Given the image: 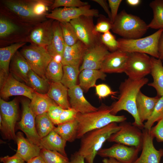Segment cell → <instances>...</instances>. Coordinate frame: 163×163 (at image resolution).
<instances>
[{
    "label": "cell",
    "mask_w": 163,
    "mask_h": 163,
    "mask_svg": "<svg viewBox=\"0 0 163 163\" xmlns=\"http://www.w3.org/2000/svg\"><path fill=\"white\" fill-rule=\"evenodd\" d=\"M140 0H127L126 2L129 5L136 6L138 5L140 3Z\"/></svg>",
    "instance_id": "6f0895ef"
},
{
    "label": "cell",
    "mask_w": 163,
    "mask_h": 163,
    "mask_svg": "<svg viewBox=\"0 0 163 163\" xmlns=\"http://www.w3.org/2000/svg\"><path fill=\"white\" fill-rule=\"evenodd\" d=\"M142 131V151L140 156L133 163H160L163 156V149H155L153 143L154 138L151 134L150 130L144 128Z\"/></svg>",
    "instance_id": "d6986e66"
},
{
    "label": "cell",
    "mask_w": 163,
    "mask_h": 163,
    "mask_svg": "<svg viewBox=\"0 0 163 163\" xmlns=\"http://www.w3.org/2000/svg\"><path fill=\"white\" fill-rule=\"evenodd\" d=\"M68 95L70 97L71 107L78 113H85L95 111L98 109L86 99L83 94V91L79 85L68 89Z\"/></svg>",
    "instance_id": "44dd1931"
},
{
    "label": "cell",
    "mask_w": 163,
    "mask_h": 163,
    "mask_svg": "<svg viewBox=\"0 0 163 163\" xmlns=\"http://www.w3.org/2000/svg\"><path fill=\"white\" fill-rule=\"evenodd\" d=\"M79 67L69 65L63 66V74L61 82L68 89L77 85L80 73Z\"/></svg>",
    "instance_id": "8d00e7d4"
},
{
    "label": "cell",
    "mask_w": 163,
    "mask_h": 163,
    "mask_svg": "<svg viewBox=\"0 0 163 163\" xmlns=\"http://www.w3.org/2000/svg\"><path fill=\"white\" fill-rule=\"evenodd\" d=\"M77 113L75 110L72 108L64 109L59 118L58 125L75 119Z\"/></svg>",
    "instance_id": "c3c4849f"
},
{
    "label": "cell",
    "mask_w": 163,
    "mask_h": 163,
    "mask_svg": "<svg viewBox=\"0 0 163 163\" xmlns=\"http://www.w3.org/2000/svg\"><path fill=\"white\" fill-rule=\"evenodd\" d=\"M91 16H82L70 22L74 28L79 40L89 48L101 41V34L96 33Z\"/></svg>",
    "instance_id": "7c38bea8"
},
{
    "label": "cell",
    "mask_w": 163,
    "mask_h": 163,
    "mask_svg": "<svg viewBox=\"0 0 163 163\" xmlns=\"http://www.w3.org/2000/svg\"><path fill=\"white\" fill-rule=\"evenodd\" d=\"M98 11L91 8L89 4L79 7L58 8L51 10L46 15V18L57 21L60 23L70 22L72 20L82 16L97 17Z\"/></svg>",
    "instance_id": "4fadbf2b"
},
{
    "label": "cell",
    "mask_w": 163,
    "mask_h": 163,
    "mask_svg": "<svg viewBox=\"0 0 163 163\" xmlns=\"http://www.w3.org/2000/svg\"><path fill=\"white\" fill-rule=\"evenodd\" d=\"M68 89L61 82H50L47 94L63 109L71 108L68 99Z\"/></svg>",
    "instance_id": "4316f807"
},
{
    "label": "cell",
    "mask_w": 163,
    "mask_h": 163,
    "mask_svg": "<svg viewBox=\"0 0 163 163\" xmlns=\"http://www.w3.org/2000/svg\"><path fill=\"white\" fill-rule=\"evenodd\" d=\"M0 160L3 163H25V161L16 153L12 156L7 155L1 157Z\"/></svg>",
    "instance_id": "816d5d0a"
},
{
    "label": "cell",
    "mask_w": 163,
    "mask_h": 163,
    "mask_svg": "<svg viewBox=\"0 0 163 163\" xmlns=\"http://www.w3.org/2000/svg\"><path fill=\"white\" fill-rule=\"evenodd\" d=\"M160 97L158 96L149 97L140 91L139 92L136 98V105L138 115L142 122L147 120L150 117Z\"/></svg>",
    "instance_id": "d4e9b609"
},
{
    "label": "cell",
    "mask_w": 163,
    "mask_h": 163,
    "mask_svg": "<svg viewBox=\"0 0 163 163\" xmlns=\"http://www.w3.org/2000/svg\"><path fill=\"white\" fill-rule=\"evenodd\" d=\"M31 69L29 63L18 50L13 57L10 65L9 70L13 77L19 81L28 84V75Z\"/></svg>",
    "instance_id": "603a6c76"
},
{
    "label": "cell",
    "mask_w": 163,
    "mask_h": 163,
    "mask_svg": "<svg viewBox=\"0 0 163 163\" xmlns=\"http://www.w3.org/2000/svg\"><path fill=\"white\" fill-rule=\"evenodd\" d=\"M53 21L49 19L34 26L28 36L27 42L45 48L49 45L53 37Z\"/></svg>",
    "instance_id": "e0dca14e"
},
{
    "label": "cell",
    "mask_w": 163,
    "mask_h": 163,
    "mask_svg": "<svg viewBox=\"0 0 163 163\" xmlns=\"http://www.w3.org/2000/svg\"><path fill=\"white\" fill-rule=\"evenodd\" d=\"M27 42H21L11 44L0 48V74L8 76L9 74L11 60L18 50L24 46Z\"/></svg>",
    "instance_id": "f1b7e54d"
},
{
    "label": "cell",
    "mask_w": 163,
    "mask_h": 163,
    "mask_svg": "<svg viewBox=\"0 0 163 163\" xmlns=\"http://www.w3.org/2000/svg\"><path fill=\"white\" fill-rule=\"evenodd\" d=\"M88 4V2L80 0H55L50 9L52 10L60 7L65 8L79 7Z\"/></svg>",
    "instance_id": "ee69618b"
},
{
    "label": "cell",
    "mask_w": 163,
    "mask_h": 163,
    "mask_svg": "<svg viewBox=\"0 0 163 163\" xmlns=\"http://www.w3.org/2000/svg\"><path fill=\"white\" fill-rule=\"evenodd\" d=\"M66 142V140L53 130L46 136L41 138L39 147L41 149H45L57 151L67 157L65 150Z\"/></svg>",
    "instance_id": "83f0119b"
},
{
    "label": "cell",
    "mask_w": 163,
    "mask_h": 163,
    "mask_svg": "<svg viewBox=\"0 0 163 163\" xmlns=\"http://www.w3.org/2000/svg\"><path fill=\"white\" fill-rule=\"evenodd\" d=\"M20 52L29 63L31 70L40 76L48 80L46 70L53 57L46 48L30 44L23 46Z\"/></svg>",
    "instance_id": "52a82bcc"
},
{
    "label": "cell",
    "mask_w": 163,
    "mask_h": 163,
    "mask_svg": "<svg viewBox=\"0 0 163 163\" xmlns=\"http://www.w3.org/2000/svg\"><path fill=\"white\" fill-rule=\"evenodd\" d=\"M103 163H121L116 160L112 158H104L102 160Z\"/></svg>",
    "instance_id": "680465c9"
},
{
    "label": "cell",
    "mask_w": 163,
    "mask_h": 163,
    "mask_svg": "<svg viewBox=\"0 0 163 163\" xmlns=\"http://www.w3.org/2000/svg\"><path fill=\"white\" fill-rule=\"evenodd\" d=\"M16 136L17 149L16 153L25 162L40 155L41 149L38 146L25 138L21 132L17 133Z\"/></svg>",
    "instance_id": "cb8c5ba5"
},
{
    "label": "cell",
    "mask_w": 163,
    "mask_h": 163,
    "mask_svg": "<svg viewBox=\"0 0 163 163\" xmlns=\"http://www.w3.org/2000/svg\"><path fill=\"white\" fill-rule=\"evenodd\" d=\"M151 67V57L148 54L138 52L129 53L124 72L128 78L137 80L150 74Z\"/></svg>",
    "instance_id": "8fae6325"
},
{
    "label": "cell",
    "mask_w": 163,
    "mask_h": 163,
    "mask_svg": "<svg viewBox=\"0 0 163 163\" xmlns=\"http://www.w3.org/2000/svg\"><path fill=\"white\" fill-rule=\"evenodd\" d=\"M158 59L163 62V31L160 37L158 47Z\"/></svg>",
    "instance_id": "11a10c76"
},
{
    "label": "cell",
    "mask_w": 163,
    "mask_h": 163,
    "mask_svg": "<svg viewBox=\"0 0 163 163\" xmlns=\"http://www.w3.org/2000/svg\"><path fill=\"white\" fill-rule=\"evenodd\" d=\"M54 103L46 94H41L34 91L30 105L36 117L47 113L50 106Z\"/></svg>",
    "instance_id": "1f68e13d"
},
{
    "label": "cell",
    "mask_w": 163,
    "mask_h": 163,
    "mask_svg": "<svg viewBox=\"0 0 163 163\" xmlns=\"http://www.w3.org/2000/svg\"><path fill=\"white\" fill-rule=\"evenodd\" d=\"M0 108V129L5 139L16 141L15 128L18 118L16 101H6L1 98Z\"/></svg>",
    "instance_id": "9c48e42d"
},
{
    "label": "cell",
    "mask_w": 163,
    "mask_h": 163,
    "mask_svg": "<svg viewBox=\"0 0 163 163\" xmlns=\"http://www.w3.org/2000/svg\"><path fill=\"white\" fill-rule=\"evenodd\" d=\"M100 39L101 42L111 52L118 50V43L115 36L110 31L101 34Z\"/></svg>",
    "instance_id": "7bdbcfd3"
},
{
    "label": "cell",
    "mask_w": 163,
    "mask_h": 163,
    "mask_svg": "<svg viewBox=\"0 0 163 163\" xmlns=\"http://www.w3.org/2000/svg\"><path fill=\"white\" fill-rule=\"evenodd\" d=\"M96 94L99 98H105L110 95H115L116 92L112 91L107 85L102 84L95 86Z\"/></svg>",
    "instance_id": "681fc988"
},
{
    "label": "cell",
    "mask_w": 163,
    "mask_h": 163,
    "mask_svg": "<svg viewBox=\"0 0 163 163\" xmlns=\"http://www.w3.org/2000/svg\"><path fill=\"white\" fill-rule=\"evenodd\" d=\"M76 119L78 123L77 139L81 138L87 133L104 127L113 122L121 123L126 117L111 113L110 106L102 104L97 110L85 113H78Z\"/></svg>",
    "instance_id": "7a4b0ae2"
},
{
    "label": "cell",
    "mask_w": 163,
    "mask_h": 163,
    "mask_svg": "<svg viewBox=\"0 0 163 163\" xmlns=\"http://www.w3.org/2000/svg\"><path fill=\"white\" fill-rule=\"evenodd\" d=\"M148 29V25L139 17L123 10L118 14L111 30L123 38L135 39L141 38Z\"/></svg>",
    "instance_id": "5b68a950"
},
{
    "label": "cell",
    "mask_w": 163,
    "mask_h": 163,
    "mask_svg": "<svg viewBox=\"0 0 163 163\" xmlns=\"http://www.w3.org/2000/svg\"><path fill=\"white\" fill-rule=\"evenodd\" d=\"M87 48L79 40L72 46L65 44L61 62L63 66L69 65L79 67Z\"/></svg>",
    "instance_id": "7402d4cb"
},
{
    "label": "cell",
    "mask_w": 163,
    "mask_h": 163,
    "mask_svg": "<svg viewBox=\"0 0 163 163\" xmlns=\"http://www.w3.org/2000/svg\"><path fill=\"white\" fill-rule=\"evenodd\" d=\"M26 163H45L42 157L39 155L28 161Z\"/></svg>",
    "instance_id": "9f6ffc18"
},
{
    "label": "cell",
    "mask_w": 163,
    "mask_h": 163,
    "mask_svg": "<svg viewBox=\"0 0 163 163\" xmlns=\"http://www.w3.org/2000/svg\"><path fill=\"white\" fill-rule=\"evenodd\" d=\"M33 0H4L1 1L0 14L23 25L33 27L46 20L33 13L32 6Z\"/></svg>",
    "instance_id": "277c9868"
},
{
    "label": "cell",
    "mask_w": 163,
    "mask_h": 163,
    "mask_svg": "<svg viewBox=\"0 0 163 163\" xmlns=\"http://www.w3.org/2000/svg\"><path fill=\"white\" fill-rule=\"evenodd\" d=\"M163 31L159 29L149 36L135 39L119 38L117 40L118 50L128 53H144L158 59V44Z\"/></svg>",
    "instance_id": "8992f818"
},
{
    "label": "cell",
    "mask_w": 163,
    "mask_h": 163,
    "mask_svg": "<svg viewBox=\"0 0 163 163\" xmlns=\"http://www.w3.org/2000/svg\"><path fill=\"white\" fill-rule=\"evenodd\" d=\"M50 81L40 76L31 69L28 75V84L34 91L41 94H46L50 85Z\"/></svg>",
    "instance_id": "e575fe53"
},
{
    "label": "cell",
    "mask_w": 163,
    "mask_h": 163,
    "mask_svg": "<svg viewBox=\"0 0 163 163\" xmlns=\"http://www.w3.org/2000/svg\"><path fill=\"white\" fill-rule=\"evenodd\" d=\"M163 118V96L157 102L150 117L144 124V128L150 130L154 123Z\"/></svg>",
    "instance_id": "60d3db41"
},
{
    "label": "cell",
    "mask_w": 163,
    "mask_h": 163,
    "mask_svg": "<svg viewBox=\"0 0 163 163\" xmlns=\"http://www.w3.org/2000/svg\"><path fill=\"white\" fill-rule=\"evenodd\" d=\"M110 53L101 41L88 48L79 68L80 72L85 69L100 70L104 61Z\"/></svg>",
    "instance_id": "2e32d148"
},
{
    "label": "cell",
    "mask_w": 163,
    "mask_h": 163,
    "mask_svg": "<svg viewBox=\"0 0 163 163\" xmlns=\"http://www.w3.org/2000/svg\"><path fill=\"white\" fill-rule=\"evenodd\" d=\"M30 102L26 100L22 101V115L21 120L17 123V127L25 133L29 141L39 147L41 138L37 131L36 116L31 109Z\"/></svg>",
    "instance_id": "5bb4252c"
},
{
    "label": "cell",
    "mask_w": 163,
    "mask_h": 163,
    "mask_svg": "<svg viewBox=\"0 0 163 163\" xmlns=\"http://www.w3.org/2000/svg\"><path fill=\"white\" fill-rule=\"evenodd\" d=\"M53 37L50 44L46 48L50 55L53 58L56 56L62 57L65 43L60 22L54 20L53 23Z\"/></svg>",
    "instance_id": "484cf974"
},
{
    "label": "cell",
    "mask_w": 163,
    "mask_h": 163,
    "mask_svg": "<svg viewBox=\"0 0 163 163\" xmlns=\"http://www.w3.org/2000/svg\"><path fill=\"white\" fill-rule=\"evenodd\" d=\"M33 27L23 25L0 14V45L27 42V38Z\"/></svg>",
    "instance_id": "ba28073f"
},
{
    "label": "cell",
    "mask_w": 163,
    "mask_h": 163,
    "mask_svg": "<svg viewBox=\"0 0 163 163\" xmlns=\"http://www.w3.org/2000/svg\"><path fill=\"white\" fill-rule=\"evenodd\" d=\"M78 128V123L75 119L57 125L54 130L67 142H72L77 139Z\"/></svg>",
    "instance_id": "d6a6232c"
},
{
    "label": "cell",
    "mask_w": 163,
    "mask_h": 163,
    "mask_svg": "<svg viewBox=\"0 0 163 163\" xmlns=\"http://www.w3.org/2000/svg\"><path fill=\"white\" fill-rule=\"evenodd\" d=\"M63 74V65L61 62L53 58L46 70L47 79L50 82H61Z\"/></svg>",
    "instance_id": "74e56055"
},
{
    "label": "cell",
    "mask_w": 163,
    "mask_h": 163,
    "mask_svg": "<svg viewBox=\"0 0 163 163\" xmlns=\"http://www.w3.org/2000/svg\"><path fill=\"white\" fill-rule=\"evenodd\" d=\"M129 53L120 50L110 52L104 61L100 70L104 73L124 72Z\"/></svg>",
    "instance_id": "ffe728a7"
},
{
    "label": "cell",
    "mask_w": 163,
    "mask_h": 163,
    "mask_svg": "<svg viewBox=\"0 0 163 163\" xmlns=\"http://www.w3.org/2000/svg\"><path fill=\"white\" fill-rule=\"evenodd\" d=\"M64 109L55 103L49 107L47 113L55 125H58L59 118Z\"/></svg>",
    "instance_id": "bcb514c9"
},
{
    "label": "cell",
    "mask_w": 163,
    "mask_h": 163,
    "mask_svg": "<svg viewBox=\"0 0 163 163\" xmlns=\"http://www.w3.org/2000/svg\"><path fill=\"white\" fill-rule=\"evenodd\" d=\"M141 150L134 146L116 143L109 148H102L97 155L103 158H114L121 163H133Z\"/></svg>",
    "instance_id": "9a60e30c"
},
{
    "label": "cell",
    "mask_w": 163,
    "mask_h": 163,
    "mask_svg": "<svg viewBox=\"0 0 163 163\" xmlns=\"http://www.w3.org/2000/svg\"><path fill=\"white\" fill-rule=\"evenodd\" d=\"M120 129L117 123L113 122L101 128L87 133L81 138L78 152L84 157L87 163H94V158L104 143Z\"/></svg>",
    "instance_id": "3957f363"
},
{
    "label": "cell",
    "mask_w": 163,
    "mask_h": 163,
    "mask_svg": "<svg viewBox=\"0 0 163 163\" xmlns=\"http://www.w3.org/2000/svg\"><path fill=\"white\" fill-rule=\"evenodd\" d=\"M54 0H33L32 6L33 14L39 17H46L49 8L53 4Z\"/></svg>",
    "instance_id": "b9f144b4"
},
{
    "label": "cell",
    "mask_w": 163,
    "mask_h": 163,
    "mask_svg": "<svg viewBox=\"0 0 163 163\" xmlns=\"http://www.w3.org/2000/svg\"><path fill=\"white\" fill-rule=\"evenodd\" d=\"M112 24L109 18L102 16L95 26L94 32L99 34L104 33L111 29Z\"/></svg>",
    "instance_id": "f6af8a7d"
},
{
    "label": "cell",
    "mask_w": 163,
    "mask_h": 163,
    "mask_svg": "<svg viewBox=\"0 0 163 163\" xmlns=\"http://www.w3.org/2000/svg\"><path fill=\"white\" fill-rule=\"evenodd\" d=\"M65 44L72 46L79 40L73 27L70 22L60 23Z\"/></svg>",
    "instance_id": "ab89813d"
},
{
    "label": "cell",
    "mask_w": 163,
    "mask_h": 163,
    "mask_svg": "<svg viewBox=\"0 0 163 163\" xmlns=\"http://www.w3.org/2000/svg\"><path fill=\"white\" fill-rule=\"evenodd\" d=\"M122 0H108V5L110 9L111 18L110 21L113 24L118 14V9Z\"/></svg>",
    "instance_id": "f907efd6"
},
{
    "label": "cell",
    "mask_w": 163,
    "mask_h": 163,
    "mask_svg": "<svg viewBox=\"0 0 163 163\" xmlns=\"http://www.w3.org/2000/svg\"><path fill=\"white\" fill-rule=\"evenodd\" d=\"M106 76L105 73L100 70L84 69L79 74L78 85L83 91L86 92L90 88L95 86L97 79L104 80Z\"/></svg>",
    "instance_id": "f546056e"
},
{
    "label": "cell",
    "mask_w": 163,
    "mask_h": 163,
    "mask_svg": "<svg viewBox=\"0 0 163 163\" xmlns=\"http://www.w3.org/2000/svg\"><path fill=\"white\" fill-rule=\"evenodd\" d=\"M0 87V96L2 99H6L14 96H23L30 100L34 90L22 83L9 73Z\"/></svg>",
    "instance_id": "ac0fdd59"
},
{
    "label": "cell",
    "mask_w": 163,
    "mask_h": 163,
    "mask_svg": "<svg viewBox=\"0 0 163 163\" xmlns=\"http://www.w3.org/2000/svg\"><path fill=\"white\" fill-rule=\"evenodd\" d=\"M93 1L97 3L103 9L105 12L107 14L110 20L111 18V13L109 9V5L106 0H93Z\"/></svg>",
    "instance_id": "db71d44e"
},
{
    "label": "cell",
    "mask_w": 163,
    "mask_h": 163,
    "mask_svg": "<svg viewBox=\"0 0 163 163\" xmlns=\"http://www.w3.org/2000/svg\"><path fill=\"white\" fill-rule=\"evenodd\" d=\"M40 155L45 163H69V162L67 157L56 151L41 149Z\"/></svg>",
    "instance_id": "f35d334b"
},
{
    "label": "cell",
    "mask_w": 163,
    "mask_h": 163,
    "mask_svg": "<svg viewBox=\"0 0 163 163\" xmlns=\"http://www.w3.org/2000/svg\"><path fill=\"white\" fill-rule=\"evenodd\" d=\"M157 124L150 130L151 134L158 142H163V118L157 121Z\"/></svg>",
    "instance_id": "7dc6e473"
},
{
    "label": "cell",
    "mask_w": 163,
    "mask_h": 163,
    "mask_svg": "<svg viewBox=\"0 0 163 163\" xmlns=\"http://www.w3.org/2000/svg\"><path fill=\"white\" fill-rule=\"evenodd\" d=\"M69 163H85L84 157L77 151L71 155Z\"/></svg>",
    "instance_id": "f5cc1de1"
},
{
    "label": "cell",
    "mask_w": 163,
    "mask_h": 163,
    "mask_svg": "<svg viewBox=\"0 0 163 163\" xmlns=\"http://www.w3.org/2000/svg\"><path fill=\"white\" fill-rule=\"evenodd\" d=\"M152 9L153 17L148 25L149 28L163 30V0H155L149 4Z\"/></svg>",
    "instance_id": "836d02e7"
},
{
    "label": "cell",
    "mask_w": 163,
    "mask_h": 163,
    "mask_svg": "<svg viewBox=\"0 0 163 163\" xmlns=\"http://www.w3.org/2000/svg\"><path fill=\"white\" fill-rule=\"evenodd\" d=\"M148 78L133 80L129 78L122 82L119 87L120 95L118 100L110 106L111 113L116 115L119 111L124 110L131 114L134 119L132 124L141 130L144 128V125L139 117L137 110L136 100L141 88L147 84Z\"/></svg>",
    "instance_id": "6da1fadb"
},
{
    "label": "cell",
    "mask_w": 163,
    "mask_h": 163,
    "mask_svg": "<svg viewBox=\"0 0 163 163\" xmlns=\"http://www.w3.org/2000/svg\"><path fill=\"white\" fill-rule=\"evenodd\" d=\"M35 125L37 132L41 138L48 135L55 127L47 113L36 117Z\"/></svg>",
    "instance_id": "d590c367"
},
{
    "label": "cell",
    "mask_w": 163,
    "mask_h": 163,
    "mask_svg": "<svg viewBox=\"0 0 163 163\" xmlns=\"http://www.w3.org/2000/svg\"><path fill=\"white\" fill-rule=\"evenodd\" d=\"M119 125L120 130L112 135L107 141L134 146L142 150L143 136L141 129L125 121L120 123Z\"/></svg>",
    "instance_id": "30bf717a"
},
{
    "label": "cell",
    "mask_w": 163,
    "mask_h": 163,
    "mask_svg": "<svg viewBox=\"0 0 163 163\" xmlns=\"http://www.w3.org/2000/svg\"><path fill=\"white\" fill-rule=\"evenodd\" d=\"M152 67L150 74L153 82L148 84L149 86L154 88L158 96H163V66L161 61L159 59L151 57Z\"/></svg>",
    "instance_id": "4dcf8cb0"
}]
</instances>
